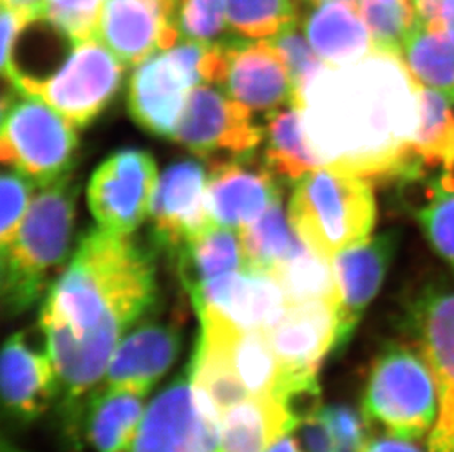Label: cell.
Instances as JSON below:
<instances>
[{
    "label": "cell",
    "mask_w": 454,
    "mask_h": 452,
    "mask_svg": "<svg viewBox=\"0 0 454 452\" xmlns=\"http://www.w3.org/2000/svg\"><path fill=\"white\" fill-rule=\"evenodd\" d=\"M189 380L199 404L218 425L232 407L252 397L223 347L205 333H200Z\"/></svg>",
    "instance_id": "83f0119b"
},
{
    "label": "cell",
    "mask_w": 454,
    "mask_h": 452,
    "mask_svg": "<svg viewBox=\"0 0 454 452\" xmlns=\"http://www.w3.org/2000/svg\"><path fill=\"white\" fill-rule=\"evenodd\" d=\"M131 452H221L218 423L199 404L189 378L147 407Z\"/></svg>",
    "instance_id": "4fadbf2b"
},
{
    "label": "cell",
    "mask_w": 454,
    "mask_h": 452,
    "mask_svg": "<svg viewBox=\"0 0 454 452\" xmlns=\"http://www.w3.org/2000/svg\"><path fill=\"white\" fill-rule=\"evenodd\" d=\"M304 35L319 58L334 68L357 64L375 51L359 8L344 2L317 4L304 21Z\"/></svg>",
    "instance_id": "cb8c5ba5"
},
{
    "label": "cell",
    "mask_w": 454,
    "mask_h": 452,
    "mask_svg": "<svg viewBox=\"0 0 454 452\" xmlns=\"http://www.w3.org/2000/svg\"><path fill=\"white\" fill-rule=\"evenodd\" d=\"M438 181H440V187H442V190L454 191V149L450 160L447 162L446 167L442 169V175H440Z\"/></svg>",
    "instance_id": "f6af8a7d"
},
{
    "label": "cell",
    "mask_w": 454,
    "mask_h": 452,
    "mask_svg": "<svg viewBox=\"0 0 454 452\" xmlns=\"http://www.w3.org/2000/svg\"><path fill=\"white\" fill-rule=\"evenodd\" d=\"M169 259L176 261L189 292L216 277L246 269L240 234L215 223L187 239Z\"/></svg>",
    "instance_id": "d4e9b609"
},
{
    "label": "cell",
    "mask_w": 454,
    "mask_h": 452,
    "mask_svg": "<svg viewBox=\"0 0 454 452\" xmlns=\"http://www.w3.org/2000/svg\"><path fill=\"white\" fill-rule=\"evenodd\" d=\"M377 2H381V4H403L406 8L413 9V6H411V0H377Z\"/></svg>",
    "instance_id": "7dc6e473"
},
{
    "label": "cell",
    "mask_w": 454,
    "mask_h": 452,
    "mask_svg": "<svg viewBox=\"0 0 454 452\" xmlns=\"http://www.w3.org/2000/svg\"><path fill=\"white\" fill-rule=\"evenodd\" d=\"M268 452H304L303 448H301V445L297 442L294 438L287 435L284 436L283 440H279L277 444L272 447Z\"/></svg>",
    "instance_id": "bcb514c9"
},
{
    "label": "cell",
    "mask_w": 454,
    "mask_h": 452,
    "mask_svg": "<svg viewBox=\"0 0 454 452\" xmlns=\"http://www.w3.org/2000/svg\"><path fill=\"white\" fill-rule=\"evenodd\" d=\"M35 181L21 172H4L2 175V221H0V241L2 245L13 238L27 210L30 207L31 194L35 188Z\"/></svg>",
    "instance_id": "f35d334b"
},
{
    "label": "cell",
    "mask_w": 454,
    "mask_h": 452,
    "mask_svg": "<svg viewBox=\"0 0 454 452\" xmlns=\"http://www.w3.org/2000/svg\"><path fill=\"white\" fill-rule=\"evenodd\" d=\"M322 417L334 436L339 452H357L364 442V422L344 406L321 407Z\"/></svg>",
    "instance_id": "ab89813d"
},
{
    "label": "cell",
    "mask_w": 454,
    "mask_h": 452,
    "mask_svg": "<svg viewBox=\"0 0 454 452\" xmlns=\"http://www.w3.org/2000/svg\"><path fill=\"white\" fill-rule=\"evenodd\" d=\"M402 58L419 86L442 91L454 103V43L446 33L416 24Z\"/></svg>",
    "instance_id": "4dcf8cb0"
},
{
    "label": "cell",
    "mask_w": 454,
    "mask_h": 452,
    "mask_svg": "<svg viewBox=\"0 0 454 452\" xmlns=\"http://www.w3.org/2000/svg\"><path fill=\"white\" fill-rule=\"evenodd\" d=\"M194 87L168 51L154 53L131 75L129 115L147 133L172 136Z\"/></svg>",
    "instance_id": "d6986e66"
},
{
    "label": "cell",
    "mask_w": 454,
    "mask_h": 452,
    "mask_svg": "<svg viewBox=\"0 0 454 452\" xmlns=\"http://www.w3.org/2000/svg\"><path fill=\"white\" fill-rule=\"evenodd\" d=\"M418 87L403 58L373 51L357 64L326 65L296 105L309 143L325 165L368 181H404L415 169Z\"/></svg>",
    "instance_id": "7a4b0ae2"
},
{
    "label": "cell",
    "mask_w": 454,
    "mask_h": 452,
    "mask_svg": "<svg viewBox=\"0 0 454 452\" xmlns=\"http://www.w3.org/2000/svg\"><path fill=\"white\" fill-rule=\"evenodd\" d=\"M77 150L75 125L64 115L15 86L4 91L0 138L4 167L43 187L73 172Z\"/></svg>",
    "instance_id": "8992f818"
},
{
    "label": "cell",
    "mask_w": 454,
    "mask_h": 452,
    "mask_svg": "<svg viewBox=\"0 0 454 452\" xmlns=\"http://www.w3.org/2000/svg\"><path fill=\"white\" fill-rule=\"evenodd\" d=\"M158 168L145 150L111 154L91 176L87 200L100 228L131 234L151 214Z\"/></svg>",
    "instance_id": "8fae6325"
},
{
    "label": "cell",
    "mask_w": 454,
    "mask_h": 452,
    "mask_svg": "<svg viewBox=\"0 0 454 452\" xmlns=\"http://www.w3.org/2000/svg\"><path fill=\"white\" fill-rule=\"evenodd\" d=\"M399 243V230H384L346 248L331 259L339 316L335 351L341 350L352 339L364 310L381 290Z\"/></svg>",
    "instance_id": "5bb4252c"
},
{
    "label": "cell",
    "mask_w": 454,
    "mask_h": 452,
    "mask_svg": "<svg viewBox=\"0 0 454 452\" xmlns=\"http://www.w3.org/2000/svg\"><path fill=\"white\" fill-rule=\"evenodd\" d=\"M218 87L253 113L268 115L296 97L287 65L270 40L227 39V65Z\"/></svg>",
    "instance_id": "ac0fdd59"
},
{
    "label": "cell",
    "mask_w": 454,
    "mask_h": 452,
    "mask_svg": "<svg viewBox=\"0 0 454 452\" xmlns=\"http://www.w3.org/2000/svg\"><path fill=\"white\" fill-rule=\"evenodd\" d=\"M357 8L368 26L375 51L402 58L407 37L416 26L413 9L377 0H359Z\"/></svg>",
    "instance_id": "e575fe53"
},
{
    "label": "cell",
    "mask_w": 454,
    "mask_h": 452,
    "mask_svg": "<svg viewBox=\"0 0 454 452\" xmlns=\"http://www.w3.org/2000/svg\"><path fill=\"white\" fill-rule=\"evenodd\" d=\"M270 42L281 53L284 62L287 65L296 94V103L297 98L306 90V87L322 69L325 68L326 64L319 58L312 44L309 43L308 37L297 30V26L275 35Z\"/></svg>",
    "instance_id": "74e56055"
},
{
    "label": "cell",
    "mask_w": 454,
    "mask_h": 452,
    "mask_svg": "<svg viewBox=\"0 0 454 452\" xmlns=\"http://www.w3.org/2000/svg\"><path fill=\"white\" fill-rule=\"evenodd\" d=\"M143 394L106 388L96 394L89 409V435L98 452H131L146 409Z\"/></svg>",
    "instance_id": "f1b7e54d"
},
{
    "label": "cell",
    "mask_w": 454,
    "mask_h": 452,
    "mask_svg": "<svg viewBox=\"0 0 454 452\" xmlns=\"http://www.w3.org/2000/svg\"><path fill=\"white\" fill-rule=\"evenodd\" d=\"M209 168L207 209L215 225L243 230L283 199L281 180L256 153Z\"/></svg>",
    "instance_id": "e0dca14e"
},
{
    "label": "cell",
    "mask_w": 454,
    "mask_h": 452,
    "mask_svg": "<svg viewBox=\"0 0 454 452\" xmlns=\"http://www.w3.org/2000/svg\"><path fill=\"white\" fill-rule=\"evenodd\" d=\"M246 269L272 273L278 266L308 250L283 209V199L275 201L261 218L240 230Z\"/></svg>",
    "instance_id": "f546056e"
},
{
    "label": "cell",
    "mask_w": 454,
    "mask_h": 452,
    "mask_svg": "<svg viewBox=\"0 0 454 452\" xmlns=\"http://www.w3.org/2000/svg\"><path fill=\"white\" fill-rule=\"evenodd\" d=\"M207 175L198 160L172 163L159 178L152 201V247L171 257L193 235L212 225Z\"/></svg>",
    "instance_id": "9a60e30c"
},
{
    "label": "cell",
    "mask_w": 454,
    "mask_h": 452,
    "mask_svg": "<svg viewBox=\"0 0 454 452\" xmlns=\"http://www.w3.org/2000/svg\"><path fill=\"white\" fill-rule=\"evenodd\" d=\"M124 66L98 37L73 44L64 64L51 77L18 80V90L42 98L75 127H86L120 90Z\"/></svg>",
    "instance_id": "52a82bcc"
},
{
    "label": "cell",
    "mask_w": 454,
    "mask_h": 452,
    "mask_svg": "<svg viewBox=\"0 0 454 452\" xmlns=\"http://www.w3.org/2000/svg\"><path fill=\"white\" fill-rule=\"evenodd\" d=\"M419 124L411 150L415 174L411 180L437 178L454 149L453 100L442 91L418 87Z\"/></svg>",
    "instance_id": "484cf974"
},
{
    "label": "cell",
    "mask_w": 454,
    "mask_h": 452,
    "mask_svg": "<svg viewBox=\"0 0 454 452\" xmlns=\"http://www.w3.org/2000/svg\"><path fill=\"white\" fill-rule=\"evenodd\" d=\"M321 407L317 406L310 413L306 414L299 423L301 445L304 452H339L334 436L330 427L322 417Z\"/></svg>",
    "instance_id": "60d3db41"
},
{
    "label": "cell",
    "mask_w": 454,
    "mask_h": 452,
    "mask_svg": "<svg viewBox=\"0 0 454 452\" xmlns=\"http://www.w3.org/2000/svg\"><path fill=\"white\" fill-rule=\"evenodd\" d=\"M0 388L4 409L12 417L30 422L48 409L59 393L51 355L33 350L22 333L4 342L0 360Z\"/></svg>",
    "instance_id": "ffe728a7"
},
{
    "label": "cell",
    "mask_w": 454,
    "mask_h": 452,
    "mask_svg": "<svg viewBox=\"0 0 454 452\" xmlns=\"http://www.w3.org/2000/svg\"><path fill=\"white\" fill-rule=\"evenodd\" d=\"M2 4H8L11 8L24 9L35 13L40 18V9H42V0H2ZM42 19V18H40Z\"/></svg>",
    "instance_id": "ee69618b"
},
{
    "label": "cell",
    "mask_w": 454,
    "mask_h": 452,
    "mask_svg": "<svg viewBox=\"0 0 454 452\" xmlns=\"http://www.w3.org/2000/svg\"><path fill=\"white\" fill-rule=\"evenodd\" d=\"M78 194L73 172L43 185L13 238L2 245V304L9 316L30 308L48 288L49 273L69 256Z\"/></svg>",
    "instance_id": "3957f363"
},
{
    "label": "cell",
    "mask_w": 454,
    "mask_h": 452,
    "mask_svg": "<svg viewBox=\"0 0 454 452\" xmlns=\"http://www.w3.org/2000/svg\"><path fill=\"white\" fill-rule=\"evenodd\" d=\"M404 326L437 386L428 452H454V291L425 290L407 308Z\"/></svg>",
    "instance_id": "9c48e42d"
},
{
    "label": "cell",
    "mask_w": 454,
    "mask_h": 452,
    "mask_svg": "<svg viewBox=\"0 0 454 452\" xmlns=\"http://www.w3.org/2000/svg\"><path fill=\"white\" fill-rule=\"evenodd\" d=\"M178 0H106L96 37L125 65L176 46Z\"/></svg>",
    "instance_id": "2e32d148"
},
{
    "label": "cell",
    "mask_w": 454,
    "mask_h": 452,
    "mask_svg": "<svg viewBox=\"0 0 454 452\" xmlns=\"http://www.w3.org/2000/svg\"><path fill=\"white\" fill-rule=\"evenodd\" d=\"M172 138L212 165L254 153L265 138V129L241 103L200 84L190 93Z\"/></svg>",
    "instance_id": "30bf717a"
},
{
    "label": "cell",
    "mask_w": 454,
    "mask_h": 452,
    "mask_svg": "<svg viewBox=\"0 0 454 452\" xmlns=\"http://www.w3.org/2000/svg\"><path fill=\"white\" fill-rule=\"evenodd\" d=\"M309 2H313V4H319L321 0H309Z\"/></svg>",
    "instance_id": "c3c4849f"
},
{
    "label": "cell",
    "mask_w": 454,
    "mask_h": 452,
    "mask_svg": "<svg viewBox=\"0 0 454 452\" xmlns=\"http://www.w3.org/2000/svg\"><path fill=\"white\" fill-rule=\"evenodd\" d=\"M228 26L237 37L272 39L297 26L293 0H227Z\"/></svg>",
    "instance_id": "1f68e13d"
},
{
    "label": "cell",
    "mask_w": 454,
    "mask_h": 452,
    "mask_svg": "<svg viewBox=\"0 0 454 452\" xmlns=\"http://www.w3.org/2000/svg\"><path fill=\"white\" fill-rule=\"evenodd\" d=\"M106 0H42L40 18L78 43L96 37Z\"/></svg>",
    "instance_id": "d590c367"
},
{
    "label": "cell",
    "mask_w": 454,
    "mask_h": 452,
    "mask_svg": "<svg viewBox=\"0 0 454 452\" xmlns=\"http://www.w3.org/2000/svg\"><path fill=\"white\" fill-rule=\"evenodd\" d=\"M263 160L281 181L296 183L325 163L309 143L303 115L296 103H288L266 115Z\"/></svg>",
    "instance_id": "4316f807"
},
{
    "label": "cell",
    "mask_w": 454,
    "mask_h": 452,
    "mask_svg": "<svg viewBox=\"0 0 454 452\" xmlns=\"http://www.w3.org/2000/svg\"><path fill=\"white\" fill-rule=\"evenodd\" d=\"M199 317L212 316L243 331L272 328L288 308L287 295L272 273L243 269L190 291Z\"/></svg>",
    "instance_id": "7c38bea8"
},
{
    "label": "cell",
    "mask_w": 454,
    "mask_h": 452,
    "mask_svg": "<svg viewBox=\"0 0 454 452\" xmlns=\"http://www.w3.org/2000/svg\"><path fill=\"white\" fill-rule=\"evenodd\" d=\"M272 275L283 286L288 304L309 300H334L337 304L333 263L310 248L278 266Z\"/></svg>",
    "instance_id": "d6a6232c"
},
{
    "label": "cell",
    "mask_w": 454,
    "mask_h": 452,
    "mask_svg": "<svg viewBox=\"0 0 454 452\" xmlns=\"http://www.w3.org/2000/svg\"><path fill=\"white\" fill-rule=\"evenodd\" d=\"M227 24V0H178L176 26L187 40L214 43Z\"/></svg>",
    "instance_id": "8d00e7d4"
},
{
    "label": "cell",
    "mask_w": 454,
    "mask_h": 452,
    "mask_svg": "<svg viewBox=\"0 0 454 452\" xmlns=\"http://www.w3.org/2000/svg\"><path fill=\"white\" fill-rule=\"evenodd\" d=\"M357 452H422L411 440H399L395 436L373 438L364 440Z\"/></svg>",
    "instance_id": "7bdbcfd3"
},
{
    "label": "cell",
    "mask_w": 454,
    "mask_h": 452,
    "mask_svg": "<svg viewBox=\"0 0 454 452\" xmlns=\"http://www.w3.org/2000/svg\"><path fill=\"white\" fill-rule=\"evenodd\" d=\"M301 420V414L286 400L252 395L221 418V452H268L296 431Z\"/></svg>",
    "instance_id": "603a6c76"
},
{
    "label": "cell",
    "mask_w": 454,
    "mask_h": 452,
    "mask_svg": "<svg viewBox=\"0 0 454 452\" xmlns=\"http://www.w3.org/2000/svg\"><path fill=\"white\" fill-rule=\"evenodd\" d=\"M199 319L202 333L214 338L223 347L250 395L278 397L294 406L286 389L283 369L265 332L243 331L216 317L200 316ZM296 409L299 411L297 407Z\"/></svg>",
    "instance_id": "7402d4cb"
},
{
    "label": "cell",
    "mask_w": 454,
    "mask_h": 452,
    "mask_svg": "<svg viewBox=\"0 0 454 452\" xmlns=\"http://www.w3.org/2000/svg\"><path fill=\"white\" fill-rule=\"evenodd\" d=\"M154 250L131 234L90 230L40 313L69 418L99 384L125 331L156 299Z\"/></svg>",
    "instance_id": "6da1fadb"
},
{
    "label": "cell",
    "mask_w": 454,
    "mask_h": 452,
    "mask_svg": "<svg viewBox=\"0 0 454 452\" xmlns=\"http://www.w3.org/2000/svg\"><path fill=\"white\" fill-rule=\"evenodd\" d=\"M415 218L434 252L454 270V191L442 190L438 178L431 181Z\"/></svg>",
    "instance_id": "836d02e7"
},
{
    "label": "cell",
    "mask_w": 454,
    "mask_h": 452,
    "mask_svg": "<svg viewBox=\"0 0 454 452\" xmlns=\"http://www.w3.org/2000/svg\"><path fill=\"white\" fill-rule=\"evenodd\" d=\"M180 346V329L176 324H143L116 347L103 386L131 389L146 395L172 366Z\"/></svg>",
    "instance_id": "44dd1931"
},
{
    "label": "cell",
    "mask_w": 454,
    "mask_h": 452,
    "mask_svg": "<svg viewBox=\"0 0 454 452\" xmlns=\"http://www.w3.org/2000/svg\"><path fill=\"white\" fill-rule=\"evenodd\" d=\"M435 380L419 351L387 347L369 371L364 420L399 440H428L437 420Z\"/></svg>",
    "instance_id": "5b68a950"
},
{
    "label": "cell",
    "mask_w": 454,
    "mask_h": 452,
    "mask_svg": "<svg viewBox=\"0 0 454 452\" xmlns=\"http://www.w3.org/2000/svg\"><path fill=\"white\" fill-rule=\"evenodd\" d=\"M339 331L334 300H309L288 304L281 319L266 337L283 369L288 397L299 409L303 401L317 402V371L322 360L334 350Z\"/></svg>",
    "instance_id": "ba28073f"
},
{
    "label": "cell",
    "mask_w": 454,
    "mask_h": 452,
    "mask_svg": "<svg viewBox=\"0 0 454 452\" xmlns=\"http://www.w3.org/2000/svg\"><path fill=\"white\" fill-rule=\"evenodd\" d=\"M288 219L312 252L331 261L371 237L377 221L371 183L344 168H317L294 183Z\"/></svg>",
    "instance_id": "277c9868"
},
{
    "label": "cell",
    "mask_w": 454,
    "mask_h": 452,
    "mask_svg": "<svg viewBox=\"0 0 454 452\" xmlns=\"http://www.w3.org/2000/svg\"><path fill=\"white\" fill-rule=\"evenodd\" d=\"M447 0H411L416 24L437 31L442 9Z\"/></svg>",
    "instance_id": "b9f144b4"
}]
</instances>
